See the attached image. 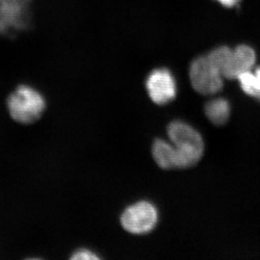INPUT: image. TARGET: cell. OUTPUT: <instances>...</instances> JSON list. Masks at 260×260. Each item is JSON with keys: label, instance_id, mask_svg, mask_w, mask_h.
<instances>
[{"label": "cell", "instance_id": "52a82bcc", "mask_svg": "<svg viewBox=\"0 0 260 260\" xmlns=\"http://www.w3.org/2000/svg\"><path fill=\"white\" fill-rule=\"evenodd\" d=\"M256 55L253 48L246 45H240L232 50L231 54L224 69L223 78L238 79L241 74L252 71L255 64Z\"/></svg>", "mask_w": 260, "mask_h": 260}, {"label": "cell", "instance_id": "ba28073f", "mask_svg": "<svg viewBox=\"0 0 260 260\" xmlns=\"http://www.w3.org/2000/svg\"><path fill=\"white\" fill-rule=\"evenodd\" d=\"M152 156L157 165L162 169H180V159L176 147L162 139H157L153 143Z\"/></svg>", "mask_w": 260, "mask_h": 260}, {"label": "cell", "instance_id": "7c38bea8", "mask_svg": "<svg viewBox=\"0 0 260 260\" xmlns=\"http://www.w3.org/2000/svg\"><path fill=\"white\" fill-rule=\"evenodd\" d=\"M71 258L75 260H95L99 259V257L88 249H79L74 253Z\"/></svg>", "mask_w": 260, "mask_h": 260}, {"label": "cell", "instance_id": "5b68a950", "mask_svg": "<svg viewBox=\"0 0 260 260\" xmlns=\"http://www.w3.org/2000/svg\"><path fill=\"white\" fill-rule=\"evenodd\" d=\"M146 87L151 100L159 106L170 103L176 96V82L166 69L153 70L147 77Z\"/></svg>", "mask_w": 260, "mask_h": 260}, {"label": "cell", "instance_id": "3957f363", "mask_svg": "<svg viewBox=\"0 0 260 260\" xmlns=\"http://www.w3.org/2000/svg\"><path fill=\"white\" fill-rule=\"evenodd\" d=\"M157 221V209L147 202H139L129 206L120 218L123 228L133 234L149 233L154 229Z\"/></svg>", "mask_w": 260, "mask_h": 260}, {"label": "cell", "instance_id": "7a4b0ae2", "mask_svg": "<svg viewBox=\"0 0 260 260\" xmlns=\"http://www.w3.org/2000/svg\"><path fill=\"white\" fill-rule=\"evenodd\" d=\"M189 79L194 90L204 95H211L221 90L223 76L207 56L194 60L189 68Z\"/></svg>", "mask_w": 260, "mask_h": 260}, {"label": "cell", "instance_id": "4fadbf2b", "mask_svg": "<svg viewBox=\"0 0 260 260\" xmlns=\"http://www.w3.org/2000/svg\"><path fill=\"white\" fill-rule=\"evenodd\" d=\"M219 4L226 8H233L238 5L241 0H216Z\"/></svg>", "mask_w": 260, "mask_h": 260}, {"label": "cell", "instance_id": "9c48e42d", "mask_svg": "<svg viewBox=\"0 0 260 260\" xmlns=\"http://www.w3.org/2000/svg\"><path fill=\"white\" fill-rule=\"evenodd\" d=\"M231 107L229 101L223 98L209 101L205 106V113L214 125H222L229 120Z\"/></svg>", "mask_w": 260, "mask_h": 260}, {"label": "cell", "instance_id": "277c9868", "mask_svg": "<svg viewBox=\"0 0 260 260\" xmlns=\"http://www.w3.org/2000/svg\"><path fill=\"white\" fill-rule=\"evenodd\" d=\"M32 0H0V34H13L29 25Z\"/></svg>", "mask_w": 260, "mask_h": 260}, {"label": "cell", "instance_id": "8fae6325", "mask_svg": "<svg viewBox=\"0 0 260 260\" xmlns=\"http://www.w3.org/2000/svg\"><path fill=\"white\" fill-rule=\"evenodd\" d=\"M231 52L232 49H230L229 47H217L213 51H211L207 55V57L214 64V66L216 67V69H218L219 71L221 72V74H223L224 69L226 68Z\"/></svg>", "mask_w": 260, "mask_h": 260}, {"label": "cell", "instance_id": "8992f818", "mask_svg": "<svg viewBox=\"0 0 260 260\" xmlns=\"http://www.w3.org/2000/svg\"><path fill=\"white\" fill-rule=\"evenodd\" d=\"M168 135L174 146L202 157L203 139L201 134L190 125L178 120L173 121L168 126Z\"/></svg>", "mask_w": 260, "mask_h": 260}, {"label": "cell", "instance_id": "6da1fadb", "mask_svg": "<svg viewBox=\"0 0 260 260\" xmlns=\"http://www.w3.org/2000/svg\"><path fill=\"white\" fill-rule=\"evenodd\" d=\"M7 103L11 117L22 124L38 120L46 108L44 97L27 85L18 87L8 98Z\"/></svg>", "mask_w": 260, "mask_h": 260}, {"label": "cell", "instance_id": "30bf717a", "mask_svg": "<svg viewBox=\"0 0 260 260\" xmlns=\"http://www.w3.org/2000/svg\"><path fill=\"white\" fill-rule=\"evenodd\" d=\"M241 88L248 95L260 101V67L255 71H248L238 78Z\"/></svg>", "mask_w": 260, "mask_h": 260}]
</instances>
